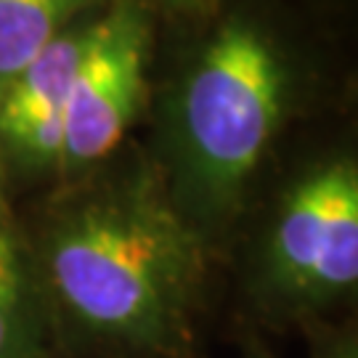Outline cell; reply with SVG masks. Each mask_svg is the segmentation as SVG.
Listing matches in <instances>:
<instances>
[{
    "instance_id": "obj_1",
    "label": "cell",
    "mask_w": 358,
    "mask_h": 358,
    "mask_svg": "<svg viewBox=\"0 0 358 358\" xmlns=\"http://www.w3.org/2000/svg\"><path fill=\"white\" fill-rule=\"evenodd\" d=\"M27 236L53 329L141 356H192L215 252L152 154L125 143L59 180Z\"/></svg>"
},
{
    "instance_id": "obj_2",
    "label": "cell",
    "mask_w": 358,
    "mask_h": 358,
    "mask_svg": "<svg viewBox=\"0 0 358 358\" xmlns=\"http://www.w3.org/2000/svg\"><path fill=\"white\" fill-rule=\"evenodd\" d=\"M202 24L162 90L152 157L173 202L217 252L306 112L313 66L263 8L226 3Z\"/></svg>"
},
{
    "instance_id": "obj_3",
    "label": "cell",
    "mask_w": 358,
    "mask_h": 358,
    "mask_svg": "<svg viewBox=\"0 0 358 358\" xmlns=\"http://www.w3.org/2000/svg\"><path fill=\"white\" fill-rule=\"evenodd\" d=\"M358 284V162L334 152L284 183L260 226L250 289L271 316L316 321Z\"/></svg>"
},
{
    "instance_id": "obj_4",
    "label": "cell",
    "mask_w": 358,
    "mask_h": 358,
    "mask_svg": "<svg viewBox=\"0 0 358 358\" xmlns=\"http://www.w3.org/2000/svg\"><path fill=\"white\" fill-rule=\"evenodd\" d=\"M157 19L136 0H109L93 19L69 90L59 180L115 157L152 99Z\"/></svg>"
},
{
    "instance_id": "obj_5",
    "label": "cell",
    "mask_w": 358,
    "mask_h": 358,
    "mask_svg": "<svg viewBox=\"0 0 358 358\" xmlns=\"http://www.w3.org/2000/svg\"><path fill=\"white\" fill-rule=\"evenodd\" d=\"M96 16L53 40L0 93V173L8 186L59 178L69 90Z\"/></svg>"
},
{
    "instance_id": "obj_6",
    "label": "cell",
    "mask_w": 358,
    "mask_h": 358,
    "mask_svg": "<svg viewBox=\"0 0 358 358\" xmlns=\"http://www.w3.org/2000/svg\"><path fill=\"white\" fill-rule=\"evenodd\" d=\"M53 332L27 223L0 173V358H53Z\"/></svg>"
},
{
    "instance_id": "obj_7",
    "label": "cell",
    "mask_w": 358,
    "mask_h": 358,
    "mask_svg": "<svg viewBox=\"0 0 358 358\" xmlns=\"http://www.w3.org/2000/svg\"><path fill=\"white\" fill-rule=\"evenodd\" d=\"M109 0H0V93L40 53Z\"/></svg>"
},
{
    "instance_id": "obj_8",
    "label": "cell",
    "mask_w": 358,
    "mask_h": 358,
    "mask_svg": "<svg viewBox=\"0 0 358 358\" xmlns=\"http://www.w3.org/2000/svg\"><path fill=\"white\" fill-rule=\"evenodd\" d=\"M141 3L154 19H173V22H202L220 11L229 0H136Z\"/></svg>"
},
{
    "instance_id": "obj_9",
    "label": "cell",
    "mask_w": 358,
    "mask_h": 358,
    "mask_svg": "<svg viewBox=\"0 0 358 358\" xmlns=\"http://www.w3.org/2000/svg\"><path fill=\"white\" fill-rule=\"evenodd\" d=\"M316 358H358V348L353 334H324L316 343Z\"/></svg>"
},
{
    "instance_id": "obj_10",
    "label": "cell",
    "mask_w": 358,
    "mask_h": 358,
    "mask_svg": "<svg viewBox=\"0 0 358 358\" xmlns=\"http://www.w3.org/2000/svg\"><path fill=\"white\" fill-rule=\"evenodd\" d=\"M247 358H273V356H271V353L266 350V348L255 345L252 350H250V353H247Z\"/></svg>"
}]
</instances>
